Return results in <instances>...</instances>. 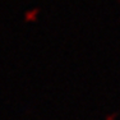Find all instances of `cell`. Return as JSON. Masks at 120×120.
<instances>
[{"label": "cell", "mask_w": 120, "mask_h": 120, "mask_svg": "<svg viewBox=\"0 0 120 120\" xmlns=\"http://www.w3.org/2000/svg\"><path fill=\"white\" fill-rule=\"evenodd\" d=\"M37 8H33V9L31 10H27V12L24 13V18L27 19V21H33V19L36 18V13H37Z\"/></svg>", "instance_id": "6da1fadb"}]
</instances>
